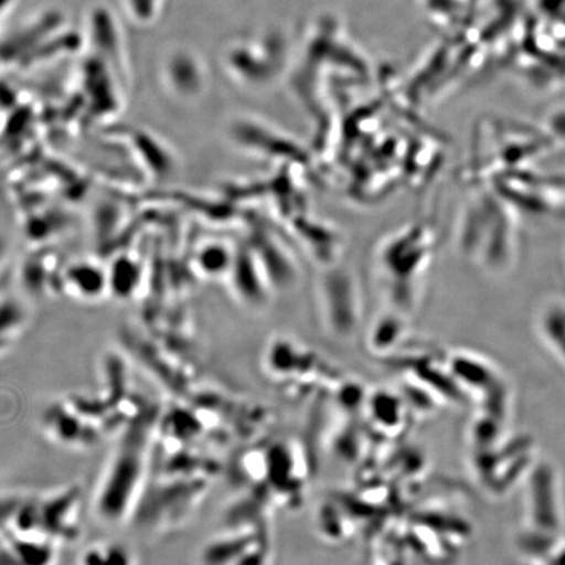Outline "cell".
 <instances>
[{"instance_id": "6da1fadb", "label": "cell", "mask_w": 565, "mask_h": 565, "mask_svg": "<svg viewBox=\"0 0 565 565\" xmlns=\"http://www.w3.org/2000/svg\"><path fill=\"white\" fill-rule=\"evenodd\" d=\"M161 413L150 402L117 436L92 498V513L104 526L136 520L151 482Z\"/></svg>"}, {"instance_id": "7a4b0ae2", "label": "cell", "mask_w": 565, "mask_h": 565, "mask_svg": "<svg viewBox=\"0 0 565 565\" xmlns=\"http://www.w3.org/2000/svg\"><path fill=\"white\" fill-rule=\"evenodd\" d=\"M66 286L77 298L96 300L109 291L108 271L90 263L75 264L66 273Z\"/></svg>"}, {"instance_id": "3957f363", "label": "cell", "mask_w": 565, "mask_h": 565, "mask_svg": "<svg viewBox=\"0 0 565 565\" xmlns=\"http://www.w3.org/2000/svg\"><path fill=\"white\" fill-rule=\"evenodd\" d=\"M30 322V309L17 298L0 299V353L11 348Z\"/></svg>"}, {"instance_id": "277c9868", "label": "cell", "mask_w": 565, "mask_h": 565, "mask_svg": "<svg viewBox=\"0 0 565 565\" xmlns=\"http://www.w3.org/2000/svg\"><path fill=\"white\" fill-rule=\"evenodd\" d=\"M81 565H139L134 551L124 543L102 541L83 550Z\"/></svg>"}, {"instance_id": "5b68a950", "label": "cell", "mask_w": 565, "mask_h": 565, "mask_svg": "<svg viewBox=\"0 0 565 565\" xmlns=\"http://www.w3.org/2000/svg\"><path fill=\"white\" fill-rule=\"evenodd\" d=\"M139 267L136 260L126 258L118 260L108 271L109 289L121 298L132 295L139 281Z\"/></svg>"}, {"instance_id": "8992f818", "label": "cell", "mask_w": 565, "mask_h": 565, "mask_svg": "<svg viewBox=\"0 0 565 565\" xmlns=\"http://www.w3.org/2000/svg\"><path fill=\"white\" fill-rule=\"evenodd\" d=\"M11 253V242L9 236L6 235V233L0 230V273L3 271V268L7 264V260H9Z\"/></svg>"}, {"instance_id": "52a82bcc", "label": "cell", "mask_w": 565, "mask_h": 565, "mask_svg": "<svg viewBox=\"0 0 565 565\" xmlns=\"http://www.w3.org/2000/svg\"><path fill=\"white\" fill-rule=\"evenodd\" d=\"M0 548H2V543H0Z\"/></svg>"}]
</instances>
